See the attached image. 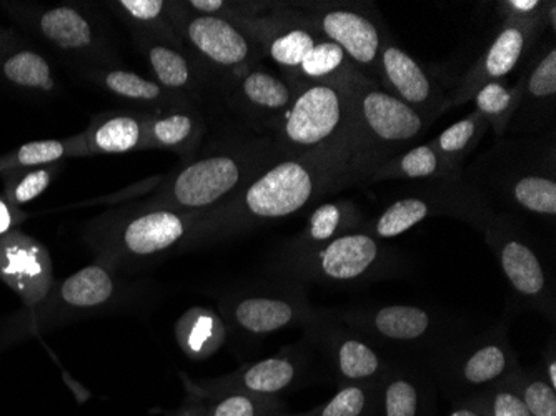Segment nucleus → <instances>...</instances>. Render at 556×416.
Returning a JSON list of instances; mask_svg holds the SVG:
<instances>
[{
	"instance_id": "5",
	"label": "nucleus",
	"mask_w": 556,
	"mask_h": 416,
	"mask_svg": "<svg viewBox=\"0 0 556 416\" xmlns=\"http://www.w3.org/2000/svg\"><path fill=\"white\" fill-rule=\"evenodd\" d=\"M405 259L399 250L367 231H352L318 249L287 250L275 259V270L300 283L362 287L399 277Z\"/></svg>"
},
{
	"instance_id": "37",
	"label": "nucleus",
	"mask_w": 556,
	"mask_h": 416,
	"mask_svg": "<svg viewBox=\"0 0 556 416\" xmlns=\"http://www.w3.org/2000/svg\"><path fill=\"white\" fill-rule=\"evenodd\" d=\"M105 89L111 90L114 96L121 99L136 100L143 103H189L182 99H172V93L164 87L159 86L154 80L143 79L140 75L129 71L105 72L102 77Z\"/></svg>"
},
{
	"instance_id": "45",
	"label": "nucleus",
	"mask_w": 556,
	"mask_h": 416,
	"mask_svg": "<svg viewBox=\"0 0 556 416\" xmlns=\"http://www.w3.org/2000/svg\"><path fill=\"white\" fill-rule=\"evenodd\" d=\"M446 416H486L482 405L478 403L477 396L470 399L455 400Z\"/></svg>"
},
{
	"instance_id": "31",
	"label": "nucleus",
	"mask_w": 556,
	"mask_h": 416,
	"mask_svg": "<svg viewBox=\"0 0 556 416\" xmlns=\"http://www.w3.org/2000/svg\"><path fill=\"white\" fill-rule=\"evenodd\" d=\"M227 328L220 315L211 310L193 308L177 324V340L192 358H207L225 342Z\"/></svg>"
},
{
	"instance_id": "43",
	"label": "nucleus",
	"mask_w": 556,
	"mask_h": 416,
	"mask_svg": "<svg viewBox=\"0 0 556 416\" xmlns=\"http://www.w3.org/2000/svg\"><path fill=\"white\" fill-rule=\"evenodd\" d=\"M27 218V215L18 209V206L9 203L5 197H0V237L5 236L9 231L15 230L18 224Z\"/></svg>"
},
{
	"instance_id": "44",
	"label": "nucleus",
	"mask_w": 556,
	"mask_h": 416,
	"mask_svg": "<svg viewBox=\"0 0 556 416\" xmlns=\"http://www.w3.org/2000/svg\"><path fill=\"white\" fill-rule=\"evenodd\" d=\"M539 370L546 378L549 385L556 390V349L555 340L549 342L548 349L543 352L542 362H540Z\"/></svg>"
},
{
	"instance_id": "6",
	"label": "nucleus",
	"mask_w": 556,
	"mask_h": 416,
	"mask_svg": "<svg viewBox=\"0 0 556 416\" xmlns=\"http://www.w3.org/2000/svg\"><path fill=\"white\" fill-rule=\"evenodd\" d=\"M350 65L324 83H302L286 114L270 128L275 143L289 157H300L357 137L353 121Z\"/></svg>"
},
{
	"instance_id": "24",
	"label": "nucleus",
	"mask_w": 556,
	"mask_h": 416,
	"mask_svg": "<svg viewBox=\"0 0 556 416\" xmlns=\"http://www.w3.org/2000/svg\"><path fill=\"white\" fill-rule=\"evenodd\" d=\"M462 177H464V168L446 161L430 140V142L420 143V146L400 153L392 161L380 165L370 175L368 184L382 180H403L418 184V181L458 180Z\"/></svg>"
},
{
	"instance_id": "35",
	"label": "nucleus",
	"mask_w": 556,
	"mask_h": 416,
	"mask_svg": "<svg viewBox=\"0 0 556 416\" xmlns=\"http://www.w3.org/2000/svg\"><path fill=\"white\" fill-rule=\"evenodd\" d=\"M475 111L482 114L496 137L507 136L508 125L518 105V86H508L505 80L485 84L473 97Z\"/></svg>"
},
{
	"instance_id": "19",
	"label": "nucleus",
	"mask_w": 556,
	"mask_h": 416,
	"mask_svg": "<svg viewBox=\"0 0 556 416\" xmlns=\"http://www.w3.org/2000/svg\"><path fill=\"white\" fill-rule=\"evenodd\" d=\"M0 280L27 308H36L54 287V265L46 247L17 228L0 237Z\"/></svg>"
},
{
	"instance_id": "20",
	"label": "nucleus",
	"mask_w": 556,
	"mask_h": 416,
	"mask_svg": "<svg viewBox=\"0 0 556 416\" xmlns=\"http://www.w3.org/2000/svg\"><path fill=\"white\" fill-rule=\"evenodd\" d=\"M115 289L117 285L111 267L102 262L80 268L61 283H54L47 299L36 308H30V327L40 330L54 324L59 315L102 308L114 299Z\"/></svg>"
},
{
	"instance_id": "9",
	"label": "nucleus",
	"mask_w": 556,
	"mask_h": 416,
	"mask_svg": "<svg viewBox=\"0 0 556 416\" xmlns=\"http://www.w3.org/2000/svg\"><path fill=\"white\" fill-rule=\"evenodd\" d=\"M433 381L455 400L482 395L520 368L505 324L458 338L425 363Z\"/></svg>"
},
{
	"instance_id": "26",
	"label": "nucleus",
	"mask_w": 556,
	"mask_h": 416,
	"mask_svg": "<svg viewBox=\"0 0 556 416\" xmlns=\"http://www.w3.org/2000/svg\"><path fill=\"white\" fill-rule=\"evenodd\" d=\"M365 224L361 209L350 200L321 203L312 212L302 234L296 236L287 250L318 249L339 237L358 231Z\"/></svg>"
},
{
	"instance_id": "34",
	"label": "nucleus",
	"mask_w": 556,
	"mask_h": 416,
	"mask_svg": "<svg viewBox=\"0 0 556 416\" xmlns=\"http://www.w3.org/2000/svg\"><path fill=\"white\" fill-rule=\"evenodd\" d=\"M486 130H489V124H486L485 118L482 114L473 111L462 121L450 125L432 142L446 161L464 168L465 161L480 146Z\"/></svg>"
},
{
	"instance_id": "28",
	"label": "nucleus",
	"mask_w": 556,
	"mask_h": 416,
	"mask_svg": "<svg viewBox=\"0 0 556 416\" xmlns=\"http://www.w3.org/2000/svg\"><path fill=\"white\" fill-rule=\"evenodd\" d=\"M205 125L199 112L189 103H182L164 114H152L150 118V146L152 149L175 150L184 157L190 159L195 152Z\"/></svg>"
},
{
	"instance_id": "4",
	"label": "nucleus",
	"mask_w": 556,
	"mask_h": 416,
	"mask_svg": "<svg viewBox=\"0 0 556 416\" xmlns=\"http://www.w3.org/2000/svg\"><path fill=\"white\" fill-rule=\"evenodd\" d=\"M333 320L357 331L395 360H428L465 335L452 315L417 303L357 306L327 312Z\"/></svg>"
},
{
	"instance_id": "15",
	"label": "nucleus",
	"mask_w": 556,
	"mask_h": 416,
	"mask_svg": "<svg viewBox=\"0 0 556 416\" xmlns=\"http://www.w3.org/2000/svg\"><path fill=\"white\" fill-rule=\"evenodd\" d=\"M308 328L311 337L324 350L339 387L377 385L395 360L357 331L333 320L327 312H317Z\"/></svg>"
},
{
	"instance_id": "46",
	"label": "nucleus",
	"mask_w": 556,
	"mask_h": 416,
	"mask_svg": "<svg viewBox=\"0 0 556 416\" xmlns=\"http://www.w3.org/2000/svg\"><path fill=\"white\" fill-rule=\"evenodd\" d=\"M543 25L548 27L552 36H555L556 33V2L552 0V2H546L545 11H543Z\"/></svg>"
},
{
	"instance_id": "11",
	"label": "nucleus",
	"mask_w": 556,
	"mask_h": 416,
	"mask_svg": "<svg viewBox=\"0 0 556 416\" xmlns=\"http://www.w3.org/2000/svg\"><path fill=\"white\" fill-rule=\"evenodd\" d=\"M317 315L305 287L286 278L278 283L255 285L220 300V318L237 337H268L295 325H311Z\"/></svg>"
},
{
	"instance_id": "12",
	"label": "nucleus",
	"mask_w": 556,
	"mask_h": 416,
	"mask_svg": "<svg viewBox=\"0 0 556 416\" xmlns=\"http://www.w3.org/2000/svg\"><path fill=\"white\" fill-rule=\"evenodd\" d=\"M295 21L308 25L324 39L339 46L353 67L377 83L378 59L390 39L382 22L361 4H307L292 12Z\"/></svg>"
},
{
	"instance_id": "3",
	"label": "nucleus",
	"mask_w": 556,
	"mask_h": 416,
	"mask_svg": "<svg viewBox=\"0 0 556 416\" xmlns=\"http://www.w3.org/2000/svg\"><path fill=\"white\" fill-rule=\"evenodd\" d=\"M283 159L290 157L280 150L271 136L233 140L202 153L200 157L175 171L154 196L129 209V212L200 214L211 211Z\"/></svg>"
},
{
	"instance_id": "8",
	"label": "nucleus",
	"mask_w": 556,
	"mask_h": 416,
	"mask_svg": "<svg viewBox=\"0 0 556 416\" xmlns=\"http://www.w3.org/2000/svg\"><path fill=\"white\" fill-rule=\"evenodd\" d=\"M495 209L477 187L464 177L458 180L418 181L383 209L374 220L365 222L361 230L378 240L403 236L427 218L448 217L467 222L482 231L495 215Z\"/></svg>"
},
{
	"instance_id": "36",
	"label": "nucleus",
	"mask_w": 556,
	"mask_h": 416,
	"mask_svg": "<svg viewBox=\"0 0 556 416\" xmlns=\"http://www.w3.org/2000/svg\"><path fill=\"white\" fill-rule=\"evenodd\" d=\"M280 416H378V383L343 385L324 405L311 412Z\"/></svg>"
},
{
	"instance_id": "41",
	"label": "nucleus",
	"mask_w": 556,
	"mask_h": 416,
	"mask_svg": "<svg viewBox=\"0 0 556 416\" xmlns=\"http://www.w3.org/2000/svg\"><path fill=\"white\" fill-rule=\"evenodd\" d=\"M117 5L132 21L140 22V24L161 21L165 9H167V4L162 0H122Z\"/></svg>"
},
{
	"instance_id": "17",
	"label": "nucleus",
	"mask_w": 556,
	"mask_h": 416,
	"mask_svg": "<svg viewBox=\"0 0 556 416\" xmlns=\"http://www.w3.org/2000/svg\"><path fill=\"white\" fill-rule=\"evenodd\" d=\"M518 105L508 125V137H535L555 130V37L533 52L518 80Z\"/></svg>"
},
{
	"instance_id": "40",
	"label": "nucleus",
	"mask_w": 556,
	"mask_h": 416,
	"mask_svg": "<svg viewBox=\"0 0 556 416\" xmlns=\"http://www.w3.org/2000/svg\"><path fill=\"white\" fill-rule=\"evenodd\" d=\"M477 400L486 416H532L521 396L518 395L510 377L496 387L490 388L482 395H477Z\"/></svg>"
},
{
	"instance_id": "22",
	"label": "nucleus",
	"mask_w": 556,
	"mask_h": 416,
	"mask_svg": "<svg viewBox=\"0 0 556 416\" xmlns=\"http://www.w3.org/2000/svg\"><path fill=\"white\" fill-rule=\"evenodd\" d=\"M435 415V381L427 367L412 360H393L378 381V416Z\"/></svg>"
},
{
	"instance_id": "10",
	"label": "nucleus",
	"mask_w": 556,
	"mask_h": 416,
	"mask_svg": "<svg viewBox=\"0 0 556 416\" xmlns=\"http://www.w3.org/2000/svg\"><path fill=\"white\" fill-rule=\"evenodd\" d=\"M482 236L518 302L536 310L555 325V281L533 237L521 227L520 218L495 212L482 228Z\"/></svg>"
},
{
	"instance_id": "39",
	"label": "nucleus",
	"mask_w": 556,
	"mask_h": 416,
	"mask_svg": "<svg viewBox=\"0 0 556 416\" xmlns=\"http://www.w3.org/2000/svg\"><path fill=\"white\" fill-rule=\"evenodd\" d=\"M58 165H46L36 168H15V171L2 172L4 174V197L14 206L33 202L42 196L54 180Z\"/></svg>"
},
{
	"instance_id": "48",
	"label": "nucleus",
	"mask_w": 556,
	"mask_h": 416,
	"mask_svg": "<svg viewBox=\"0 0 556 416\" xmlns=\"http://www.w3.org/2000/svg\"><path fill=\"white\" fill-rule=\"evenodd\" d=\"M11 42V37L4 33V30L0 29V52L8 47V43Z\"/></svg>"
},
{
	"instance_id": "2",
	"label": "nucleus",
	"mask_w": 556,
	"mask_h": 416,
	"mask_svg": "<svg viewBox=\"0 0 556 416\" xmlns=\"http://www.w3.org/2000/svg\"><path fill=\"white\" fill-rule=\"evenodd\" d=\"M464 178L496 212L555 224V130L545 136L498 139L464 171Z\"/></svg>"
},
{
	"instance_id": "1",
	"label": "nucleus",
	"mask_w": 556,
	"mask_h": 416,
	"mask_svg": "<svg viewBox=\"0 0 556 416\" xmlns=\"http://www.w3.org/2000/svg\"><path fill=\"white\" fill-rule=\"evenodd\" d=\"M370 175L357 137L300 157L283 159L220 205L193 214L180 250L215 245L268 222L282 220L330 193L368 184Z\"/></svg>"
},
{
	"instance_id": "29",
	"label": "nucleus",
	"mask_w": 556,
	"mask_h": 416,
	"mask_svg": "<svg viewBox=\"0 0 556 416\" xmlns=\"http://www.w3.org/2000/svg\"><path fill=\"white\" fill-rule=\"evenodd\" d=\"M0 79L30 92H52L55 87L49 61L37 50L14 47L11 42L0 52Z\"/></svg>"
},
{
	"instance_id": "21",
	"label": "nucleus",
	"mask_w": 556,
	"mask_h": 416,
	"mask_svg": "<svg viewBox=\"0 0 556 416\" xmlns=\"http://www.w3.org/2000/svg\"><path fill=\"white\" fill-rule=\"evenodd\" d=\"M303 368V356L300 353L287 352L261 362L249 363L232 374L204 383H193L184 377V383L202 393L240 392L249 395L278 396L300 380Z\"/></svg>"
},
{
	"instance_id": "7",
	"label": "nucleus",
	"mask_w": 556,
	"mask_h": 416,
	"mask_svg": "<svg viewBox=\"0 0 556 416\" xmlns=\"http://www.w3.org/2000/svg\"><path fill=\"white\" fill-rule=\"evenodd\" d=\"M349 84L358 143L371 174L400 153L420 146L432 128V121L390 96L353 65Z\"/></svg>"
},
{
	"instance_id": "42",
	"label": "nucleus",
	"mask_w": 556,
	"mask_h": 416,
	"mask_svg": "<svg viewBox=\"0 0 556 416\" xmlns=\"http://www.w3.org/2000/svg\"><path fill=\"white\" fill-rule=\"evenodd\" d=\"M545 4L546 2L542 0H508L500 4V11L503 15H510V17H536L542 14Z\"/></svg>"
},
{
	"instance_id": "33",
	"label": "nucleus",
	"mask_w": 556,
	"mask_h": 416,
	"mask_svg": "<svg viewBox=\"0 0 556 416\" xmlns=\"http://www.w3.org/2000/svg\"><path fill=\"white\" fill-rule=\"evenodd\" d=\"M147 61L159 86L164 87L167 92L179 97L180 93L195 90L197 72L193 71L192 62L177 47L165 42L150 43Z\"/></svg>"
},
{
	"instance_id": "14",
	"label": "nucleus",
	"mask_w": 556,
	"mask_h": 416,
	"mask_svg": "<svg viewBox=\"0 0 556 416\" xmlns=\"http://www.w3.org/2000/svg\"><path fill=\"white\" fill-rule=\"evenodd\" d=\"M543 30V12L528 18L503 15L502 27L489 49L465 72L455 90L448 93L445 112L471 102L475 93L485 84L507 79L525 59L532 58Z\"/></svg>"
},
{
	"instance_id": "38",
	"label": "nucleus",
	"mask_w": 556,
	"mask_h": 416,
	"mask_svg": "<svg viewBox=\"0 0 556 416\" xmlns=\"http://www.w3.org/2000/svg\"><path fill=\"white\" fill-rule=\"evenodd\" d=\"M532 416H556V390L536 368H518L510 377Z\"/></svg>"
},
{
	"instance_id": "47",
	"label": "nucleus",
	"mask_w": 556,
	"mask_h": 416,
	"mask_svg": "<svg viewBox=\"0 0 556 416\" xmlns=\"http://www.w3.org/2000/svg\"><path fill=\"white\" fill-rule=\"evenodd\" d=\"M174 416H200L199 405L195 400L190 399L189 403H186Z\"/></svg>"
},
{
	"instance_id": "32",
	"label": "nucleus",
	"mask_w": 556,
	"mask_h": 416,
	"mask_svg": "<svg viewBox=\"0 0 556 416\" xmlns=\"http://www.w3.org/2000/svg\"><path fill=\"white\" fill-rule=\"evenodd\" d=\"M86 137L77 136L65 140H40L22 146L15 152L0 157V172L15 168H36L54 165L62 159L87 155Z\"/></svg>"
},
{
	"instance_id": "23",
	"label": "nucleus",
	"mask_w": 556,
	"mask_h": 416,
	"mask_svg": "<svg viewBox=\"0 0 556 416\" xmlns=\"http://www.w3.org/2000/svg\"><path fill=\"white\" fill-rule=\"evenodd\" d=\"M299 87L300 84L287 79L286 75L252 67L237 79L230 99L247 117L261 121L271 128L290 108Z\"/></svg>"
},
{
	"instance_id": "18",
	"label": "nucleus",
	"mask_w": 556,
	"mask_h": 416,
	"mask_svg": "<svg viewBox=\"0 0 556 416\" xmlns=\"http://www.w3.org/2000/svg\"><path fill=\"white\" fill-rule=\"evenodd\" d=\"M378 86L435 124L445 114L448 93L417 59L390 37L378 59Z\"/></svg>"
},
{
	"instance_id": "30",
	"label": "nucleus",
	"mask_w": 556,
	"mask_h": 416,
	"mask_svg": "<svg viewBox=\"0 0 556 416\" xmlns=\"http://www.w3.org/2000/svg\"><path fill=\"white\" fill-rule=\"evenodd\" d=\"M189 388V396L199 405L200 416H280L282 403L277 396L249 395V393H202Z\"/></svg>"
},
{
	"instance_id": "27",
	"label": "nucleus",
	"mask_w": 556,
	"mask_h": 416,
	"mask_svg": "<svg viewBox=\"0 0 556 416\" xmlns=\"http://www.w3.org/2000/svg\"><path fill=\"white\" fill-rule=\"evenodd\" d=\"M33 27L50 46L72 54L90 49L96 39L89 18L72 5H54L36 12Z\"/></svg>"
},
{
	"instance_id": "16",
	"label": "nucleus",
	"mask_w": 556,
	"mask_h": 416,
	"mask_svg": "<svg viewBox=\"0 0 556 416\" xmlns=\"http://www.w3.org/2000/svg\"><path fill=\"white\" fill-rule=\"evenodd\" d=\"M180 33L205 64L232 74L236 79L254 67L264 52L261 42L240 22L229 17L189 11L180 21Z\"/></svg>"
},
{
	"instance_id": "25",
	"label": "nucleus",
	"mask_w": 556,
	"mask_h": 416,
	"mask_svg": "<svg viewBox=\"0 0 556 416\" xmlns=\"http://www.w3.org/2000/svg\"><path fill=\"white\" fill-rule=\"evenodd\" d=\"M152 114H109L96 118L84 137L89 153H125L152 149L150 146Z\"/></svg>"
},
{
	"instance_id": "13",
	"label": "nucleus",
	"mask_w": 556,
	"mask_h": 416,
	"mask_svg": "<svg viewBox=\"0 0 556 416\" xmlns=\"http://www.w3.org/2000/svg\"><path fill=\"white\" fill-rule=\"evenodd\" d=\"M192 222L190 212H137L115 220L93 240V245L99 250V262L108 267L124 259H150L180 247Z\"/></svg>"
}]
</instances>
